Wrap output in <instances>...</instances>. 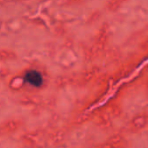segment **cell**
<instances>
[{
  "label": "cell",
  "instance_id": "1",
  "mask_svg": "<svg viewBox=\"0 0 148 148\" xmlns=\"http://www.w3.org/2000/svg\"><path fill=\"white\" fill-rule=\"evenodd\" d=\"M24 81L33 88H39L44 83V77L41 72L36 69L29 70L24 75Z\"/></svg>",
  "mask_w": 148,
  "mask_h": 148
}]
</instances>
